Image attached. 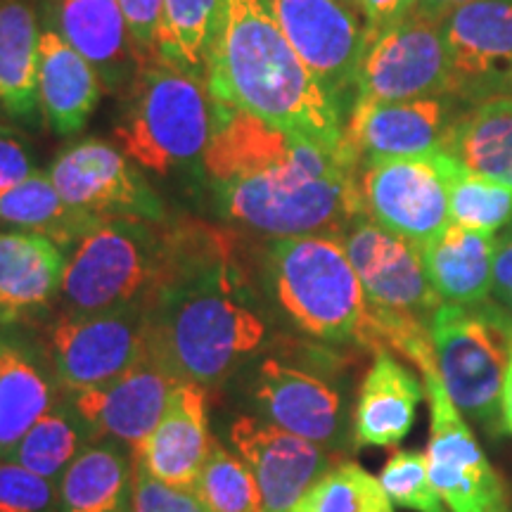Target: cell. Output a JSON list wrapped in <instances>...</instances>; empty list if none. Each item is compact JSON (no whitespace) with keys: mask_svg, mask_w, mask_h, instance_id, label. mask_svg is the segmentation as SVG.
Returning <instances> with one entry per match:
<instances>
[{"mask_svg":"<svg viewBox=\"0 0 512 512\" xmlns=\"http://www.w3.org/2000/svg\"><path fill=\"white\" fill-rule=\"evenodd\" d=\"M354 150H330L238 107L216 119L209 188L226 219L271 238L342 235L366 214Z\"/></svg>","mask_w":512,"mask_h":512,"instance_id":"cell-1","label":"cell"},{"mask_svg":"<svg viewBox=\"0 0 512 512\" xmlns=\"http://www.w3.org/2000/svg\"><path fill=\"white\" fill-rule=\"evenodd\" d=\"M266 318L245 271L221 233H169L162 278L145 299L147 361L176 382L207 387L233 373L264 344Z\"/></svg>","mask_w":512,"mask_h":512,"instance_id":"cell-2","label":"cell"},{"mask_svg":"<svg viewBox=\"0 0 512 512\" xmlns=\"http://www.w3.org/2000/svg\"><path fill=\"white\" fill-rule=\"evenodd\" d=\"M207 91L211 100L245 110L287 133L330 150H354L344 136V107L299 60L266 0H221Z\"/></svg>","mask_w":512,"mask_h":512,"instance_id":"cell-3","label":"cell"},{"mask_svg":"<svg viewBox=\"0 0 512 512\" xmlns=\"http://www.w3.org/2000/svg\"><path fill=\"white\" fill-rule=\"evenodd\" d=\"M114 138L147 174L207 183L204 157L211 140L207 83L166 64H143L124 91Z\"/></svg>","mask_w":512,"mask_h":512,"instance_id":"cell-4","label":"cell"},{"mask_svg":"<svg viewBox=\"0 0 512 512\" xmlns=\"http://www.w3.org/2000/svg\"><path fill=\"white\" fill-rule=\"evenodd\" d=\"M266 280L275 304L306 335L375 351L373 311L342 235L273 238Z\"/></svg>","mask_w":512,"mask_h":512,"instance_id":"cell-5","label":"cell"},{"mask_svg":"<svg viewBox=\"0 0 512 512\" xmlns=\"http://www.w3.org/2000/svg\"><path fill=\"white\" fill-rule=\"evenodd\" d=\"M166 256L169 235L152 221H102L67 256L62 316H95L145 302L162 278Z\"/></svg>","mask_w":512,"mask_h":512,"instance_id":"cell-6","label":"cell"},{"mask_svg":"<svg viewBox=\"0 0 512 512\" xmlns=\"http://www.w3.org/2000/svg\"><path fill=\"white\" fill-rule=\"evenodd\" d=\"M437 370L448 396L491 437L503 427L501 394L512 354V318L494 304H441L430 320Z\"/></svg>","mask_w":512,"mask_h":512,"instance_id":"cell-7","label":"cell"},{"mask_svg":"<svg viewBox=\"0 0 512 512\" xmlns=\"http://www.w3.org/2000/svg\"><path fill=\"white\" fill-rule=\"evenodd\" d=\"M444 17L415 8L366 38L354 102H396L448 93Z\"/></svg>","mask_w":512,"mask_h":512,"instance_id":"cell-8","label":"cell"},{"mask_svg":"<svg viewBox=\"0 0 512 512\" xmlns=\"http://www.w3.org/2000/svg\"><path fill=\"white\" fill-rule=\"evenodd\" d=\"M48 174L72 207L100 219L164 221V202L140 174V166L107 140L83 138L64 147Z\"/></svg>","mask_w":512,"mask_h":512,"instance_id":"cell-9","label":"cell"},{"mask_svg":"<svg viewBox=\"0 0 512 512\" xmlns=\"http://www.w3.org/2000/svg\"><path fill=\"white\" fill-rule=\"evenodd\" d=\"M358 188L370 219L413 245H430L451 226L444 152L368 159Z\"/></svg>","mask_w":512,"mask_h":512,"instance_id":"cell-10","label":"cell"},{"mask_svg":"<svg viewBox=\"0 0 512 512\" xmlns=\"http://www.w3.org/2000/svg\"><path fill=\"white\" fill-rule=\"evenodd\" d=\"M422 380L432 418L427 472L441 501L451 512H503L508 505L503 479L448 396L439 370H425Z\"/></svg>","mask_w":512,"mask_h":512,"instance_id":"cell-11","label":"cell"},{"mask_svg":"<svg viewBox=\"0 0 512 512\" xmlns=\"http://www.w3.org/2000/svg\"><path fill=\"white\" fill-rule=\"evenodd\" d=\"M50 356L72 392L102 387L145 361V302L95 316H60L50 330Z\"/></svg>","mask_w":512,"mask_h":512,"instance_id":"cell-12","label":"cell"},{"mask_svg":"<svg viewBox=\"0 0 512 512\" xmlns=\"http://www.w3.org/2000/svg\"><path fill=\"white\" fill-rule=\"evenodd\" d=\"M342 242L366 290L370 309L384 316L430 323L434 311L444 302L427 278L418 245L389 233L368 214L358 216L344 228Z\"/></svg>","mask_w":512,"mask_h":512,"instance_id":"cell-13","label":"cell"},{"mask_svg":"<svg viewBox=\"0 0 512 512\" xmlns=\"http://www.w3.org/2000/svg\"><path fill=\"white\" fill-rule=\"evenodd\" d=\"M448 98L465 105L505 93L512 76V0H475L441 22Z\"/></svg>","mask_w":512,"mask_h":512,"instance_id":"cell-14","label":"cell"},{"mask_svg":"<svg viewBox=\"0 0 512 512\" xmlns=\"http://www.w3.org/2000/svg\"><path fill=\"white\" fill-rule=\"evenodd\" d=\"M294 53L339 105L356 88L366 24L344 0H266Z\"/></svg>","mask_w":512,"mask_h":512,"instance_id":"cell-15","label":"cell"},{"mask_svg":"<svg viewBox=\"0 0 512 512\" xmlns=\"http://www.w3.org/2000/svg\"><path fill=\"white\" fill-rule=\"evenodd\" d=\"M230 441L259 484L264 512H292L306 491L332 467L325 446L252 415H242L233 422Z\"/></svg>","mask_w":512,"mask_h":512,"instance_id":"cell-16","label":"cell"},{"mask_svg":"<svg viewBox=\"0 0 512 512\" xmlns=\"http://www.w3.org/2000/svg\"><path fill=\"white\" fill-rule=\"evenodd\" d=\"M453 105L448 95L396 102H354L344 136L358 157H427L444 150Z\"/></svg>","mask_w":512,"mask_h":512,"instance_id":"cell-17","label":"cell"},{"mask_svg":"<svg viewBox=\"0 0 512 512\" xmlns=\"http://www.w3.org/2000/svg\"><path fill=\"white\" fill-rule=\"evenodd\" d=\"M41 17L91 64L107 91L124 93L143 67L119 0H46Z\"/></svg>","mask_w":512,"mask_h":512,"instance_id":"cell-18","label":"cell"},{"mask_svg":"<svg viewBox=\"0 0 512 512\" xmlns=\"http://www.w3.org/2000/svg\"><path fill=\"white\" fill-rule=\"evenodd\" d=\"M207 392L202 384L178 382L157 427L138 448L133 460L159 482L192 489L211 456Z\"/></svg>","mask_w":512,"mask_h":512,"instance_id":"cell-19","label":"cell"},{"mask_svg":"<svg viewBox=\"0 0 512 512\" xmlns=\"http://www.w3.org/2000/svg\"><path fill=\"white\" fill-rule=\"evenodd\" d=\"M176 384L174 377L145 358L110 384L76 392L74 406L93 427L95 437L138 448L162 420Z\"/></svg>","mask_w":512,"mask_h":512,"instance_id":"cell-20","label":"cell"},{"mask_svg":"<svg viewBox=\"0 0 512 512\" xmlns=\"http://www.w3.org/2000/svg\"><path fill=\"white\" fill-rule=\"evenodd\" d=\"M254 401L271 425L313 444L330 446L342 434V394L302 368L268 358L256 373Z\"/></svg>","mask_w":512,"mask_h":512,"instance_id":"cell-21","label":"cell"},{"mask_svg":"<svg viewBox=\"0 0 512 512\" xmlns=\"http://www.w3.org/2000/svg\"><path fill=\"white\" fill-rule=\"evenodd\" d=\"M102 95L95 69L41 17L38 41V102L48 126L60 138H72L91 121Z\"/></svg>","mask_w":512,"mask_h":512,"instance_id":"cell-22","label":"cell"},{"mask_svg":"<svg viewBox=\"0 0 512 512\" xmlns=\"http://www.w3.org/2000/svg\"><path fill=\"white\" fill-rule=\"evenodd\" d=\"M67 256L46 235L0 230V323L34 316L60 297Z\"/></svg>","mask_w":512,"mask_h":512,"instance_id":"cell-23","label":"cell"},{"mask_svg":"<svg viewBox=\"0 0 512 512\" xmlns=\"http://www.w3.org/2000/svg\"><path fill=\"white\" fill-rule=\"evenodd\" d=\"M422 401L420 380L396 361L392 351H375L363 377L354 411L356 446L389 448L401 444L415 425Z\"/></svg>","mask_w":512,"mask_h":512,"instance_id":"cell-24","label":"cell"},{"mask_svg":"<svg viewBox=\"0 0 512 512\" xmlns=\"http://www.w3.org/2000/svg\"><path fill=\"white\" fill-rule=\"evenodd\" d=\"M494 235L451 223L437 240L420 247L427 278L444 304L475 306L494 292Z\"/></svg>","mask_w":512,"mask_h":512,"instance_id":"cell-25","label":"cell"},{"mask_svg":"<svg viewBox=\"0 0 512 512\" xmlns=\"http://www.w3.org/2000/svg\"><path fill=\"white\" fill-rule=\"evenodd\" d=\"M38 41L41 17L27 0H0V112L22 124L41 114Z\"/></svg>","mask_w":512,"mask_h":512,"instance_id":"cell-26","label":"cell"},{"mask_svg":"<svg viewBox=\"0 0 512 512\" xmlns=\"http://www.w3.org/2000/svg\"><path fill=\"white\" fill-rule=\"evenodd\" d=\"M136 463L117 439L88 444L60 477V512H133Z\"/></svg>","mask_w":512,"mask_h":512,"instance_id":"cell-27","label":"cell"},{"mask_svg":"<svg viewBox=\"0 0 512 512\" xmlns=\"http://www.w3.org/2000/svg\"><path fill=\"white\" fill-rule=\"evenodd\" d=\"M441 152L475 174L512 185V98L496 95L458 114Z\"/></svg>","mask_w":512,"mask_h":512,"instance_id":"cell-28","label":"cell"},{"mask_svg":"<svg viewBox=\"0 0 512 512\" xmlns=\"http://www.w3.org/2000/svg\"><path fill=\"white\" fill-rule=\"evenodd\" d=\"M0 221L19 230L46 235L57 247L72 249L76 242L98 228L100 216L76 209L57 192L46 171H34L27 181L0 197Z\"/></svg>","mask_w":512,"mask_h":512,"instance_id":"cell-29","label":"cell"},{"mask_svg":"<svg viewBox=\"0 0 512 512\" xmlns=\"http://www.w3.org/2000/svg\"><path fill=\"white\" fill-rule=\"evenodd\" d=\"M48 377L24 347L0 342V458L53 406Z\"/></svg>","mask_w":512,"mask_h":512,"instance_id":"cell-30","label":"cell"},{"mask_svg":"<svg viewBox=\"0 0 512 512\" xmlns=\"http://www.w3.org/2000/svg\"><path fill=\"white\" fill-rule=\"evenodd\" d=\"M219 22L221 0H164L157 62L207 83Z\"/></svg>","mask_w":512,"mask_h":512,"instance_id":"cell-31","label":"cell"},{"mask_svg":"<svg viewBox=\"0 0 512 512\" xmlns=\"http://www.w3.org/2000/svg\"><path fill=\"white\" fill-rule=\"evenodd\" d=\"M93 427L83 420L74 403L60 401L50 406V411L36 422L24 439L8 453V460H15L36 475L60 482L74 458L93 444Z\"/></svg>","mask_w":512,"mask_h":512,"instance_id":"cell-32","label":"cell"},{"mask_svg":"<svg viewBox=\"0 0 512 512\" xmlns=\"http://www.w3.org/2000/svg\"><path fill=\"white\" fill-rule=\"evenodd\" d=\"M444 174L451 223L484 235H496L512 223V185L475 174L446 152Z\"/></svg>","mask_w":512,"mask_h":512,"instance_id":"cell-33","label":"cell"},{"mask_svg":"<svg viewBox=\"0 0 512 512\" xmlns=\"http://www.w3.org/2000/svg\"><path fill=\"white\" fill-rule=\"evenodd\" d=\"M292 512H394L380 479L358 463L330 467Z\"/></svg>","mask_w":512,"mask_h":512,"instance_id":"cell-34","label":"cell"},{"mask_svg":"<svg viewBox=\"0 0 512 512\" xmlns=\"http://www.w3.org/2000/svg\"><path fill=\"white\" fill-rule=\"evenodd\" d=\"M209 512H264L259 484L245 460L214 444L192 486Z\"/></svg>","mask_w":512,"mask_h":512,"instance_id":"cell-35","label":"cell"},{"mask_svg":"<svg viewBox=\"0 0 512 512\" xmlns=\"http://www.w3.org/2000/svg\"><path fill=\"white\" fill-rule=\"evenodd\" d=\"M380 484L392 503L415 512H446L434 489L427 458L418 451H396L380 472Z\"/></svg>","mask_w":512,"mask_h":512,"instance_id":"cell-36","label":"cell"},{"mask_svg":"<svg viewBox=\"0 0 512 512\" xmlns=\"http://www.w3.org/2000/svg\"><path fill=\"white\" fill-rule=\"evenodd\" d=\"M0 512H60V486L0 458Z\"/></svg>","mask_w":512,"mask_h":512,"instance_id":"cell-37","label":"cell"},{"mask_svg":"<svg viewBox=\"0 0 512 512\" xmlns=\"http://www.w3.org/2000/svg\"><path fill=\"white\" fill-rule=\"evenodd\" d=\"M136 463V460H133ZM133 512H209L207 505L192 489L159 482L136 463V482H133Z\"/></svg>","mask_w":512,"mask_h":512,"instance_id":"cell-38","label":"cell"},{"mask_svg":"<svg viewBox=\"0 0 512 512\" xmlns=\"http://www.w3.org/2000/svg\"><path fill=\"white\" fill-rule=\"evenodd\" d=\"M133 48L143 64L157 62V36L162 22L164 0H119Z\"/></svg>","mask_w":512,"mask_h":512,"instance_id":"cell-39","label":"cell"},{"mask_svg":"<svg viewBox=\"0 0 512 512\" xmlns=\"http://www.w3.org/2000/svg\"><path fill=\"white\" fill-rule=\"evenodd\" d=\"M34 171V157H31L27 140L0 124V197L27 181Z\"/></svg>","mask_w":512,"mask_h":512,"instance_id":"cell-40","label":"cell"},{"mask_svg":"<svg viewBox=\"0 0 512 512\" xmlns=\"http://www.w3.org/2000/svg\"><path fill=\"white\" fill-rule=\"evenodd\" d=\"M363 19H366V38L377 31L392 27L394 22L408 17L418 8V0H358Z\"/></svg>","mask_w":512,"mask_h":512,"instance_id":"cell-41","label":"cell"},{"mask_svg":"<svg viewBox=\"0 0 512 512\" xmlns=\"http://www.w3.org/2000/svg\"><path fill=\"white\" fill-rule=\"evenodd\" d=\"M494 292L505 304H512V223L494 249Z\"/></svg>","mask_w":512,"mask_h":512,"instance_id":"cell-42","label":"cell"},{"mask_svg":"<svg viewBox=\"0 0 512 512\" xmlns=\"http://www.w3.org/2000/svg\"><path fill=\"white\" fill-rule=\"evenodd\" d=\"M467 3H475V0H418V10L434 17H446L448 12Z\"/></svg>","mask_w":512,"mask_h":512,"instance_id":"cell-43","label":"cell"},{"mask_svg":"<svg viewBox=\"0 0 512 512\" xmlns=\"http://www.w3.org/2000/svg\"><path fill=\"white\" fill-rule=\"evenodd\" d=\"M501 415H503V427L508 432H512V354H510V363H508V370H505V380H503Z\"/></svg>","mask_w":512,"mask_h":512,"instance_id":"cell-44","label":"cell"},{"mask_svg":"<svg viewBox=\"0 0 512 512\" xmlns=\"http://www.w3.org/2000/svg\"><path fill=\"white\" fill-rule=\"evenodd\" d=\"M503 95H508V98H512V76H510L508 86H505V93H503Z\"/></svg>","mask_w":512,"mask_h":512,"instance_id":"cell-45","label":"cell"},{"mask_svg":"<svg viewBox=\"0 0 512 512\" xmlns=\"http://www.w3.org/2000/svg\"><path fill=\"white\" fill-rule=\"evenodd\" d=\"M503 512H512V505H510V503H508V505H505V510H503Z\"/></svg>","mask_w":512,"mask_h":512,"instance_id":"cell-46","label":"cell"},{"mask_svg":"<svg viewBox=\"0 0 512 512\" xmlns=\"http://www.w3.org/2000/svg\"><path fill=\"white\" fill-rule=\"evenodd\" d=\"M344 3H358V0H344Z\"/></svg>","mask_w":512,"mask_h":512,"instance_id":"cell-47","label":"cell"},{"mask_svg":"<svg viewBox=\"0 0 512 512\" xmlns=\"http://www.w3.org/2000/svg\"><path fill=\"white\" fill-rule=\"evenodd\" d=\"M510 306H512V304H510Z\"/></svg>","mask_w":512,"mask_h":512,"instance_id":"cell-48","label":"cell"}]
</instances>
